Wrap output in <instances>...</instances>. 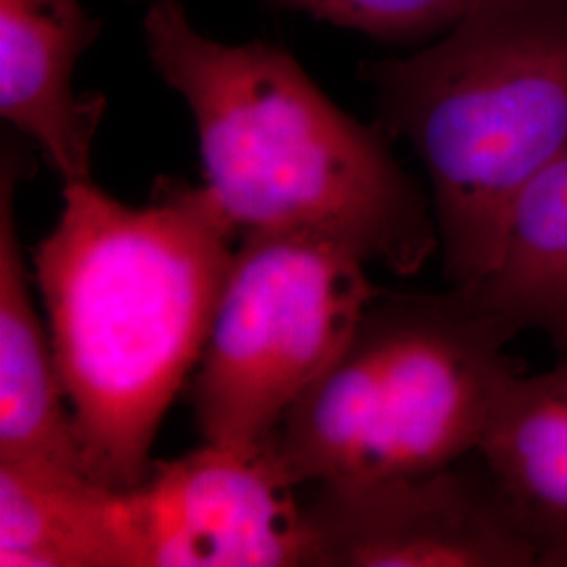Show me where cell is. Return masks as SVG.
<instances>
[{
	"mask_svg": "<svg viewBox=\"0 0 567 567\" xmlns=\"http://www.w3.org/2000/svg\"><path fill=\"white\" fill-rule=\"evenodd\" d=\"M240 231L213 192L158 179L142 206L63 183L34 248L61 383L91 480L147 477L164 416L200 364Z\"/></svg>",
	"mask_w": 567,
	"mask_h": 567,
	"instance_id": "1",
	"label": "cell"
},
{
	"mask_svg": "<svg viewBox=\"0 0 567 567\" xmlns=\"http://www.w3.org/2000/svg\"><path fill=\"white\" fill-rule=\"evenodd\" d=\"M145 53L194 118L204 185L244 234L311 231L414 276L440 252L431 198L379 122L332 102L276 42L203 34L182 0H154Z\"/></svg>",
	"mask_w": 567,
	"mask_h": 567,
	"instance_id": "2",
	"label": "cell"
},
{
	"mask_svg": "<svg viewBox=\"0 0 567 567\" xmlns=\"http://www.w3.org/2000/svg\"><path fill=\"white\" fill-rule=\"evenodd\" d=\"M379 124L425 166L444 276L480 282L567 143V0H480L425 49L365 61Z\"/></svg>",
	"mask_w": 567,
	"mask_h": 567,
	"instance_id": "3",
	"label": "cell"
},
{
	"mask_svg": "<svg viewBox=\"0 0 567 567\" xmlns=\"http://www.w3.org/2000/svg\"><path fill=\"white\" fill-rule=\"evenodd\" d=\"M522 332L471 290L385 292L290 405L271 447L292 486L416 477L475 454Z\"/></svg>",
	"mask_w": 567,
	"mask_h": 567,
	"instance_id": "4",
	"label": "cell"
},
{
	"mask_svg": "<svg viewBox=\"0 0 567 567\" xmlns=\"http://www.w3.org/2000/svg\"><path fill=\"white\" fill-rule=\"evenodd\" d=\"M240 240L189 398L206 444L259 450L341 353L381 288L353 248L322 234Z\"/></svg>",
	"mask_w": 567,
	"mask_h": 567,
	"instance_id": "5",
	"label": "cell"
},
{
	"mask_svg": "<svg viewBox=\"0 0 567 567\" xmlns=\"http://www.w3.org/2000/svg\"><path fill=\"white\" fill-rule=\"evenodd\" d=\"M311 567H538L480 454L377 484H316L303 505Z\"/></svg>",
	"mask_w": 567,
	"mask_h": 567,
	"instance_id": "6",
	"label": "cell"
},
{
	"mask_svg": "<svg viewBox=\"0 0 567 567\" xmlns=\"http://www.w3.org/2000/svg\"><path fill=\"white\" fill-rule=\"evenodd\" d=\"M274 447L206 444L126 489L137 567L309 566L305 508Z\"/></svg>",
	"mask_w": 567,
	"mask_h": 567,
	"instance_id": "7",
	"label": "cell"
},
{
	"mask_svg": "<svg viewBox=\"0 0 567 567\" xmlns=\"http://www.w3.org/2000/svg\"><path fill=\"white\" fill-rule=\"evenodd\" d=\"M102 28L82 0H0V116L63 183L93 182L107 102L100 93L79 95L74 72Z\"/></svg>",
	"mask_w": 567,
	"mask_h": 567,
	"instance_id": "8",
	"label": "cell"
},
{
	"mask_svg": "<svg viewBox=\"0 0 567 567\" xmlns=\"http://www.w3.org/2000/svg\"><path fill=\"white\" fill-rule=\"evenodd\" d=\"M30 156L13 137L0 152V461L84 471L49 324L32 297L16 194Z\"/></svg>",
	"mask_w": 567,
	"mask_h": 567,
	"instance_id": "9",
	"label": "cell"
},
{
	"mask_svg": "<svg viewBox=\"0 0 567 567\" xmlns=\"http://www.w3.org/2000/svg\"><path fill=\"white\" fill-rule=\"evenodd\" d=\"M0 567H137L126 489L0 461Z\"/></svg>",
	"mask_w": 567,
	"mask_h": 567,
	"instance_id": "10",
	"label": "cell"
},
{
	"mask_svg": "<svg viewBox=\"0 0 567 567\" xmlns=\"http://www.w3.org/2000/svg\"><path fill=\"white\" fill-rule=\"evenodd\" d=\"M477 454L543 566L567 547V347L545 372L508 385Z\"/></svg>",
	"mask_w": 567,
	"mask_h": 567,
	"instance_id": "11",
	"label": "cell"
},
{
	"mask_svg": "<svg viewBox=\"0 0 567 567\" xmlns=\"http://www.w3.org/2000/svg\"><path fill=\"white\" fill-rule=\"evenodd\" d=\"M465 288L519 332L567 347V143L513 204L489 271Z\"/></svg>",
	"mask_w": 567,
	"mask_h": 567,
	"instance_id": "12",
	"label": "cell"
},
{
	"mask_svg": "<svg viewBox=\"0 0 567 567\" xmlns=\"http://www.w3.org/2000/svg\"><path fill=\"white\" fill-rule=\"evenodd\" d=\"M389 44L435 41L480 0H269Z\"/></svg>",
	"mask_w": 567,
	"mask_h": 567,
	"instance_id": "13",
	"label": "cell"
},
{
	"mask_svg": "<svg viewBox=\"0 0 567 567\" xmlns=\"http://www.w3.org/2000/svg\"><path fill=\"white\" fill-rule=\"evenodd\" d=\"M540 567H567V547L548 555Z\"/></svg>",
	"mask_w": 567,
	"mask_h": 567,
	"instance_id": "14",
	"label": "cell"
}]
</instances>
